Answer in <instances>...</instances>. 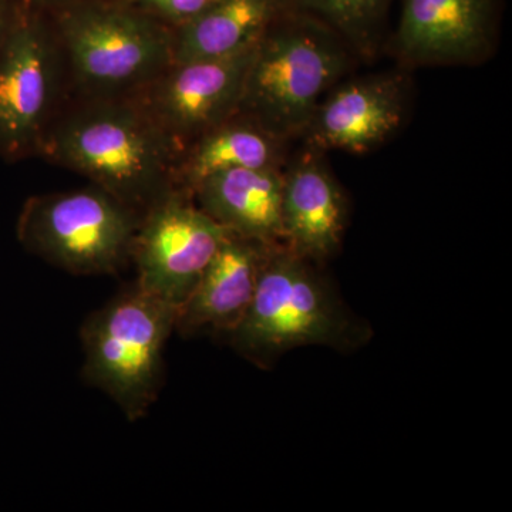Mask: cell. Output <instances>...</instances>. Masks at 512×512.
<instances>
[{"instance_id":"5bb4252c","label":"cell","mask_w":512,"mask_h":512,"mask_svg":"<svg viewBox=\"0 0 512 512\" xmlns=\"http://www.w3.org/2000/svg\"><path fill=\"white\" fill-rule=\"evenodd\" d=\"M284 168H232L202 180L191 194L205 214L238 237L284 244Z\"/></svg>"},{"instance_id":"2e32d148","label":"cell","mask_w":512,"mask_h":512,"mask_svg":"<svg viewBox=\"0 0 512 512\" xmlns=\"http://www.w3.org/2000/svg\"><path fill=\"white\" fill-rule=\"evenodd\" d=\"M286 0H215L174 32V62L234 55L255 45Z\"/></svg>"},{"instance_id":"9a60e30c","label":"cell","mask_w":512,"mask_h":512,"mask_svg":"<svg viewBox=\"0 0 512 512\" xmlns=\"http://www.w3.org/2000/svg\"><path fill=\"white\" fill-rule=\"evenodd\" d=\"M291 141L271 133L247 114L237 113L192 141L177 177L192 191L202 180L232 168H284Z\"/></svg>"},{"instance_id":"ffe728a7","label":"cell","mask_w":512,"mask_h":512,"mask_svg":"<svg viewBox=\"0 0 512 512\" xmlns=\"http://www.w3.org/2000/svg\"><path fill=\"white\" fill-rule=\"evenodd\" d=\"M30 2H46V0H30ZM49 2V0H47Z\"/></svg>"},{"instance_id":"8992f818","label":"cell","mask_w":512,"mask_h":512,"mask_svg":"<svg viewBox=\"0 0 512 512\" xmlns=\"http://www.w3.org/2000/svg\"><path fill=\"white\" fill-rule=\"evenodd\" d=\"M59 29L74 72L93 89L153 82L174 63V33L123 0H72Z\"/></svg>"},{"instance_id":"5b68a950","label":"cell","mask_w":512,"mask_h":512,"mask_svg":"<svg viewBox=\"0 0 512 512\" xmlns=\"http://www.w3.org/2000/svg\"><path fill=\"white\" fill-rule=\"evenodd\" d=\"M141 217L101 188L30 198L19 217L23 247L74 275L114 274L133 256Z\"/></svg>"},{"instance_id":"d6986e66","label":"cell","mask_w":512,"mask_h":512,"mask_svg":"<svg viewBox=\"0 0 512 512\" xmlns=\"http://www.w3.org/2000/svg\"><path fill=\"white\" fill-rule=\"evenodd\" d=\"M16 8H18V5H13L10 0H0V39L8 30L10 22L15 16Z\"/></svg>"},{"instance_id":"9c48e42d","label":"cell","mask_w":512,"mask_h":512,"mask_svg":"<svg viewBox=\"0 0 512 512\" xmlns=\"http://www.w3.org/2000/svg\"><path fill=\"white\" fill-rule=\"evenodd\" d=\"M503 0H403L386 47L403 67L476 66L494 53Z\"/></svg>"},{"instance_id":"7a4b0ae2","label":"cell","mask_w":512,"mask_h":512,"mask_svg":"<svg viewBox=\"0 0 512 512\" xmlns=\"http://www.w3.org/2000/svg\"><path fill=\"white\" fill-rule=\"evenodd\" d=\"M357 62L325 23L286 9L256 43L238 113L286 141L301 140L320 101Z\"/></svg>"},{"instance_id":"7c38bea8","label":"cell","mask_w":512,"mask_h":512,"mask_svg":"<svg viewBox=\"0 0 512 512\" xmlns=\"http://www.w3.org/2000/svg\"><path fill=\"white\" fill-rule=\"evenodd\" d=\"M349 214L348 195L326 163L325 153L305 146L302 153L288 158L282 187L286 247L325 265L342 248Z\"/></svg>"},{"instance_id":"ba28073f","label":"cell","mask_w":512,"mask_h":512,"mask_svg":"<svg viewBox=\"0 0 512 512\" xmlns=\"http://www.w3.org/2000/svg\"><path fill=\"white\" fill-rule=\"evenodd\" d=\"M256 43L234 55L174 62L150 82L141 109L175 143L194 141L238 113Z\"/></svg>"},{"instance_id":"4fadbf2b","label":"cell","mask_w":512,"mask_h":512,"mask_svg":"<svg viewBox=\"0 0 512 512\" xmlns=\"http://www.w3.org/2000/svg\"><path fill=\"white\" fill-rule=\"evenodd\" d=\"M269 244L229 234L178 311L175 330L184 338L227 336L247 313Z\"/></svg>"},{"instance_id":"ac0fdd59","label":"cell","mask_w":512,"mask_h":512,"mask_svg":"<svg viewBox=\"0 0 512 512\" xmlns=\"http://www.w3.org/2000/svg\"><path fill=\"white\" fill-rule=\"evenodd\" d=\"M123 2L177 29L201 15L215 0H123Z\"/></svg>"},{"instance_id":"3957f363","label":"cell","mask_w":512,"mask_h":512,"mask_svg":"<svg viewBox=\"0 0 512 512\" xmlns=\"http://www.w3.org/2000/svg\"><path fill=\"white\" fill-rule=\"evenodd\" d=\"M43 150L114 198L146 212L173 190L178 144L141 107L101 106L64 121Z\"/></svg>"},{"instance_id":"6da1fadb","label":"cell","mask_w":512,"mask_h":512,"mask_svg":"<svg viewBox=\"0 0 512 512\" xmlns=\"http://www.w3.org/2000/svg\"><path fill=\"white\" fill-rule=\"evenodd\" d=\"M373 335L372 325L349 308L325 265L285 244H269L251 305L225 338L239 356L269 370L291 350L323 346L352 353Z\"/></svg>"},{"instance_id":"277c9868","label":"cell","mask_w":512,"mask_h":512,"mask_svg":"<svg viewBox=\"0 0 512 512\" xmlns=\"http://www.w3.org/2000/svg\"><path fill=\"white\" fill-rule=\"evenodd\" d=\"M177 316L174 306L134 284L83 323L84 382L109 394L130 421L156 403Z\"/></svg>"},{"instance_id":"e0dca14e","label":"cell","mask_w":512,"mask_h":512,"mask_svg":"<svg viewBox=\"0 0 512 512\" xmlns=\"http://www.w3.org/2000/svg\"><path fill=\"white\" fill-rule=\"evenodd\" d=\"M393 0H286L288 9L311 15L338 33L359 60L386 47Z\"/></svg>"},{"instance_id":"52a82bcc","label":"cell","mask_w":512,"mask_h":512,"mask_svg":"<svg viewBox=\"0 0 512 512\" xmlns=\"http://www.w3.org/2000/svg\"><path fill=\"white\" fill-rule=\"evenodd\" d=\"M229 234L191 192L173 188L141 217L131 256L136 284L180 311Z\"/></svg>"},{"instance_id":"30bf717a","label":"cell","mask_w":512,"mask_h":512,"mask_svg":"<svg viewBox=\"0 0 512 512\" xmlns=\"http://www.w3.org/2000/svg\"><path fill=\"white\" fill-rule=\"evenodd\" d=\"M53 87V55L45 23L20 2L0 39V154L16 158L43 136Z\"/></svg>"},{"instance_id":"8fae6325","label":"cell","mask_w":512,"mask_h":512,"mask_svg":"<svg viewBox=\"0 0 512 512\" xmlns=\"http://www.w3.org/2000/svg\"><path fill=\"white\" fill-rule=\"evenodd\" d=\"M410 93L412 79L404 67L400 72L346 77L320 101L301 140L320 153H369L403 126Z\"/></svg>"}]
</instances>
